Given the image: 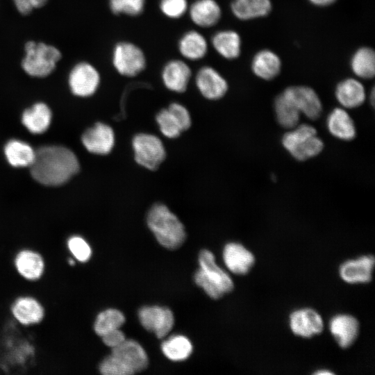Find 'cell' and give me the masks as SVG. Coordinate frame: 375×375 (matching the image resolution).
<instances>
[{
  "label": "cell",
  "mask_w": 375,
  "mask_h": 375,
  "mask_svg": "<svg viewBox=\"0 0 375 375\" xmlns=\"http://www.w3.org/2000/svg\"><path fill=\"white\" fill-rule=\"evenodd\" d=\"M102 342L108 347L113 348L121 344L125 339L124 333L119 328L108 332L101 337Z\"/></svg>",
  "instance_id": "cell-40"
},
{
  "label": "cell",
  "mask_w": 375,
  "mask_h": 375,
  "mask_svg": "<svg viewBox=\"0 0 375 375\" xmlns=\"http://www.w3.org/2000/svg\"><path fill=\"white\" fill-rule=\"evenodd\" d=\"M159 8L161 12L167 18L176 19L188 12V0H160Z\"/></svg>",
  "instance_id": "cell-37"
},
{
  "label": "cell",
  "mask_w": 375,
  "mask_h": 375,
  "mask_svg": "<svg viewBox=\"0 0 375 375\" xmlns=\"http://www.w3.org/2000/svg\"><path fill=\"white\" fill-rule=\"evenodd\" d=\"M335 94L337 101L344 108H356L366 99V91L362 83L356 78H347L336 85Z\"/></svg>",
  "instance_id": "cell-23"
},
{
  "label": "cell",
  "mask_w": 375,
  "mask_h": 375,
  "mask_svg": "<svg viewBox=\"0 0 375 375\" xmlns=\"http://www.w3.org/2000/svg\"><path fill=\"white\" fill-rule=\"evenodd\" d=\"M112 64L119 74L131 78L144 70L147 59L140 47L133 42L122 41L113 48Z\"/></svg>",
  "instance_id": "cell-7"
},
{
  "label": "cell",
  "mask_w": 375,
  "mask_h": 375,
  "mask_svg": "<svg viewBox=\"0 0 375 375\" xmlns=\"http://www.w3.org/2000/svg\"><path fill=\"white\" fill-rule=\"evenodd\" d=\"M33 178L46 185H59L67 182L80 169L74 153L62 146L48 145L35 151L31 165Z\"/></svg>",
  "instance_id": "cell-1"
},
{
  "label": "cell",
  "mask_w": 375,
  "mask_h": 375,
  "mask_svg": "<svg viewBox=\"0 0 375 375\" xmlns=\"http://www.w3.org/2000/svg\"><path fill=\"white\" fill-rule=\"evenodd\" d=\"M4 153L8 162L13 167L31 166L35 151L27 143L18 140H10L4 148Z\"/></svg>",
  "instance_id": "cell-31"
},
{
  "label": "cell",
  "mask_w": 375,
  "mask_h": 375,
  "mask_svg": "<svg viewBox=\"0 0 375 375\" xmlns=\"http://www.w3.org/2000/svg\"><path fill=\"white\" fill-rule=\"evenodd\" d=\"M22 121L24 126L35 134H40L47 130L51 121L50 108L44 103H35L26 109L22 114Z\"/></svg>",
  "instance_id": "cell-28"
},
{
  "label": "cell",
  "mask_w": 375,
  "mask_h": 375,
  "mask_svg": "<svg viewBox=\"0 0 375 375\" xmlns=\"http://www.w3.org/2000/svg\"><path fill=\"white\" fill-rule=\"evenodd\" d=\"M194 83L200 94L210 101L220 99L228 89L226 78L215 68L208 65L199 69L194 76Z\"/></svg>",
  "instance_id": "cell-11"
},
{
  "label": "cell",
  "mask_w": 375,
  "mask_h": 375,
  "mask_svg": "<svg viewBox=\"0 0 375 375\" xmlns=\"http://www.w3.org/2000/svg\"><path fill=\"white\" fill-rule=\"evenodd\" d=\"M372 255L362 256L344 262L339 268V274L348 283H367L372 281L374 267Z\"/></svg>",
  "instance_id": "cell-18"
},
{
  "label": "cell",
  "mask_w": 375,
  "mask_h": 375,
  "mask_svg": "<svg viewBox=\"0 0 375 375\" xmlns=\"http://www.w3.org/2000/svg\"><path fill=\"white\" fill-rule=\"evenodd\" d=\"M167 108L178 121L183 132L190 128L192 125V118L186 107L181 103L173 102Z\"/></svg>",
  "instance_id": "cell-38"
},
{
  "label": "cell",
  "mask_w": 375,
  "mask_h": 375,
  "mask_svg": "<svg viewBox=\"0 0 375 375\" xmlns=\"http://www.w3.org/2000/svg\"><path fill=\"white\" fill-rule=\"evenodd\" d=\"M10 311L13 319L24 326L39 324L46 316L43 303L35 297L28 294L16 297L10 305Z\"/></svg>",
  "instance_id": "cell-9"
},
{
  "label": "cell",
  "mask_w": 375,
  "mask_h": 375,
  "mask_svg": "<svg viewBox=\"0 0 375 375\" xmlns=\"http://www.w3.org/2000/svg\"><path fill=\"white\" fill-rule=\"evenodd\" d=\"M25 56L22 67L29 76L43 78L51 74L62 57L61 52L53 45L28 41L24 46Z\"/></svg>",
  "instance_id": "cell-4"
},
{
  "label": "cell",
  "mask_w": 375,
  "mask_h": 375,
  "mask_svg": "<svg viewBox=\"0 0 375 375\" xmlns=\"http://www.w3.org/2000/svg\"><path fill=\"white\" fill-rule=\"evenodd\" d=\"M161 349L164 355L173 361L187 359L192 352V345L188 338L178 335L162 342Z\"/></svg>",
  "instance_id": "cell-32"
},
{
  "label": "cell",
  "mask_w": 375,
  "mask_h": 375,
  "mask_svg": "<svg viewBox=\"0 0 375 375\" xmlns=\"http://www.w3.org/2000/svg\"><path fill=\"white\" fill-rule=\"evenodd\" d=\"M199 263L194 281L211 299H218L232 292L234 284L231 278L217 265L212 252L206 249L201 251Z\"/></svg>",
  "instance_id": "cell-3"
},
{
  "label": "cell",
  "mask_w": 375,
  "mask_h": 375,
  "mask_svg": "<svg viewBox=\"0 0 375 375\" xmlns=\"http://www.w3.org/2000/svg\"><path fill=\"white\" fill-rule=\"evenodd\" d=\"M138 317L142 326L154 333L158 338L166 336L174 324L172 310L158 306L142 307L138 311Z\"/></svg>",
  "instance_id": "cell-12"
},
{
  "label": "cell",
  "mask_w": 375,
  "mask_h": 375,
  "mask_svg": "<svg viewBox=\"0 0 375 375\" xmlns=\"http://www.w3.org/2000/svg\"><path fill=\"white\" fill-rule=\"evenodd\" d=\"M329 328L338 345L342 349H347L356 340L360 325L353 316L340 314L331 318Z\"/></svg>",
  "instance_id": "cell-20"
},
{
  "label": "cell",
  "mask_w": 375,
  "mask_h": 375,
  "mask_svg": "<svg viewBox=\"0 0 375 375\" xmlns=\"http://www.w3.org/2000/svg\"><path fill=\"white\" fill-rule=\"evenodd\" d=\"M192 75L190 66L181 59L169 60L161 71V79L164 86L176 93H183L187 90Z\"/></svg>",
  "instance_id": "cell-16"
},
{
  "label": "cell",
  "mask_w": 375,
  "mask_h": 375,
  "mask_svg": "<svg viewBox=\"0 0 375 375\" xmlns=\"http://www.w3.org/2000/svg\"><path fill=\"white\" fill-rule=\"evenodd\" d=\"M223 259L227 268L238 275L248 274L255 264L253 254L237 242H229L225 245Z\"/></svg>",
  "instance_id": "cell-19"
},
{
  "label": "cell",
  "mask_w": 375,
  "mask_h": 375,
  "mask_svg": "<svg viewBox=\"0 0 375 375\" xmlns=\"http://www.w3.org/2000/svg\"><path fill=\"white\" fill-rule=\"evenodd\" d=\"M293 102L301 114L317 119L322 114V103L317 93L310 87L292 85L283 91Z\"/></svg>",
  "instance_id": "cell-15"
},
{
  "label": "cell",
  "mask_w": 375,
  "mask_h": 375,
  "mask_svg": "<svg viewBox=\"0 0 375 375\" xmlns=\"http://www.w3.org/2000/svg\"><path fill=\"white\" fill-rule=\"evenodd\" d=\"M311 4L317 7H327L335 3L338 0H308Z\"/></svg>",
  "instance_id": "cell-41"
},
{
  "label": "cell",
  "mask_w": 375,
  "mask_h": 375,
  "mask_svg": "<svg viewBox=\"0 0 375 375\" xmlns=\"http://www.w3.org/2000/svg\"><path fill=\"white\" fill-rule=\"evenodd\" d=\"M326 126L330 133L340 140L348 141L356 137L353 120L344 108H335L328 114Z\"/></svg>",
  "instance_id": "cell-27"
},
{
  "label": "cell",
  "mask_w": 375,
  "mask_h": 375,
  "mask_svg": "<svg viewBox=\"0 0 375 375\" xmlns=\"http://www.w3.org/2000/svg\"><path fill=\"white\" fill-rule=\"evenodd\" d=\"M81 141L89 152L104 156L110 153L114 148L115 135L110 126L97 122L83 133Z\"/></svg>",
  "instance_id": "cell-13"
},
{
  "label": "cell",
  "mask_w": 375,
  "mask_h": 375,
  "mask_svg": "<svg viewBox=\"0 0 375 375\" xmlns=\"http://www.w3.org/2000/svg\"><path fill=\"white\" fill-rule=\"evenodd\" d=\"M18 12L24 15L30 14L34 9L44 6L48 0H12Z\"/></svg>",
  "instance_id": "cell-39"
},
{
  "label": "cell",
  "mask_w": 375,
  "mask_h": 375,
  "mask_svg": "<svg viewBox=\"0 0 375 375\" xmlns=\"http://www.w3.org/2000/svg\"><path fill=\"white\" fill-rule=\"evenodd\" d=\"M109 7L115 15L135 17L142 13L145 0H108Z\"/></svg>",
  "instance_id": "cell-36"
},
{
  "label": "cell",
  "mask_w": 375,
  "mask_h": 375,
  "mask_svg": "<svg viewBox=\"0 0 375 375\" xmlns=\"http://www.w3.org/2000/svg\"><path fill=\"white\" fill-rule=\"evenodd\" d=\"M178 49L184 59L197 61L206 56L208 43L201 33L196 30H190L179 39Z\"/></svg>",
  "instance_id": "cell-25"
},
{
  "label": "cell",
  "mask_w": 375,
  "mask_h": 375,
  "mask_svg": "<svg viewBox=\"0 0 375 375\" xmlns=\"http://www.w3.org/2000/svg\"><path fill=\"white\" fill-rule=\"evenodd\" d=\"M13 265L17 274L30 282L42 279L46 271L44 256L31 248H23L17 251L14 256Z\"/></svg>",
  "instance_id": "cell-10"
},
{
  "label": "cell",
  "mask_w": 375,
  "mask_h": 375,
  "mask_svg": "<svg viewBox=\"0 0 375 375\" xmlns=\"http://www.w3.org/2000/svg\"><path fill=\"white\" fill-rule=\"evenodd\" d=\"M135 162L144 168L156 170L166 158V150L162 140L156 135L139 133L131 142Z\"/></svg>",
  "instance_id": "cell-6"
},
{
  "label": "cell",
  "mask_w": 375,
  "mask_h": 375,
  "mask_svg": "<svg viewBox=\"0 0 375 375\" xmlns=\"http://www.w3.org/2000/svg\"><path fill=\"white\" fill-rule=\"evenodd\" d=\"M282 144L295 159L301 161L317 156L324 148L316 129L306 124L297 125L285 133Z\"/></svg>",
  "instance_id": "cell-5"
},
{
  "label": "cell",
  "mask_w": 375,
  "mask_h": 375,
  "mask_svg": "<svg viewBox=\"0 0 375 375\" xmlns=\"http://www.w3.org/2000/svg\"><path fill=\"white\" fill-rule=\"evenodd\" d=\"M191 21L200 28H210L221 19L222 11L216 0H195L188 10Z\"/></svg>",
  "instance_id": "cell-21"
},
{
  "label": "cell",
  "mask_w": 375,
  "mask_h": 375,
  "mask_svg": "<svg viewBox=\"0 0 375 375\" xmlns=\"http://www.w3.org/2000/svg\"><path fill=\"white\" fill-rule=\"evenodd\" d=\"M156 121L160 133L167 138L175 139L183 132L178 121L167 108L161 109L156 114Z\"/></svg>",
  "instance_id": "cell-34"
},
{
  "label": "cell",
  "mask_w": 375,
  "mask_h": 375,
  "mask_svg": "<svg viewBox=\"0 0 375 375\" xmlns=\"http://www.w3.org/2000/svg\"><path fill=\"white\" fill-rule=\"evenodd\" d=\"M147 223L157 241L167 249H176L185 240L186 233L183 223L163 203H157L151 207Z\"/></svg>",
  "instance_id": "cell-2"
},
{
  "label": "cell",
  "mask_w": 375,
  "mask_h": 375,
  "mask_svg": "<svg viewBox=\"0 0 375 375\" xmlns=\"http://www.w3.org/2000/svg\"><path fill=\"white\" fill-rule=\"evenodd\" d=\"M101 81L97 68L88 62L75 65L69 74V85L72 92L80 97H88L97 90Z\"/></svg>",
  "instance_id": "cell-8"
},
{
  "label": "cell",
  "mask_w": 375,
  "mask_h": 375,
  "mask_svg": "<svg viewBox=\"0 0 375 375\" xmlns=\"http://www.w3.org/2000/svg\"><path fill=\"white\" fill-rule=\"evenodd\" d=\"M251 69L258 78L265 81H271L281 73V59L276 53L270 49H261L252 58Z\"/></svg>",
  "instance_id": "cell-22"
},
{
  "label": "cell",
  "mask_w": 375,
  "mask_h": 375,
  "mask_svg": "<svg viewBox=\"0 0 375 375\" xmlns=\"http://www.w3.org/2000/svg\"><path fill=\"white\" fill-rule=\"evenodd\" d=\"M370 99H371V103L374 104V89H372V90Z\"/></svg>",
  "instance_id": "cell-43"
},
{
  "label": "cell",
  "mask_w": 375,
  "mask_h": 375,
  "mask_svg": "<svg viewBox=\"0 0 375 375\" xmlns=\"http://www.w3.org/2000/svg\"><path fill=\"white\" fill-rule=\"evenodd\" d=\"M352 72L361 79H371L375 75V53L372 48L361 47L357 49L350 59Z\"/></svg>",
  "instance_id": "cell-29"
},
{
  "label": "cell",
  "mask_w": 375,
  "mask_h": 375,
  "mask_svg": "<svg viewBox=\"0 0 375 375\" xmlns=\"http://www.w3.org/2000/svg\"><path fill=\"white\" fill-rule=\"evenodd\" d=\"M290 326L294 335L309 338L322 332L324 323L317 311L306 308L294 310L290 314Z\"/></svg>",
  "instance_id": "cell-17"
},
{
  "label": "cell",
  "mask_w": 375,
  "mask_h": 375,
  "mask_svg": "<svg viewBox=\"0 0 375 375\" xmlns=\"http://www.w3.org/2000/svg\"><path fill=\"white\" fill-rule=\"evenodd\" d=\"M131 374L145 369L149 364L148 356L143 347L133 340L125 339L111 348V353Z\"/></svg>",
  "instance_id": "cell-14"
},
{
  "label": "cell",
  "mask_w": 375,
  "mask_h": 375,
  "mask_svg": "<svg viewBox=\"0 0 375 375\" xmlns=\"http://www.w3.org/2000/svg\"><path fill=\"white\" fill-rule=\"evenodd\" d=\"M315 374H333V372L329 371V370H319L315 373Z\"/></svg>",
  "instance_id": "cell-42"
},
{
  "label": "cell",
  "mask_w": 375,
  "mask_h": 375,
  "mask_svg": "<svg viewBox=\"0 0 375 375\" xmlns=\"http://www.w3.org/2000/svg\"><path fill=\"white\" fill-rule=\"evenodd\" d=\"M274 110L278 124L283 128L292 129L298 125L301 113L283 92L275 99Z\"/></svg>",
  "instance_id": "cell-30"
},
{
  "label": "cell",
  "mask_w": 375,
  "mask_h": 375,
  "mask_svg": "<svg viewBox=\"0 0 375 375\" xmlns=\"http://www.w3.org/2000/svg\"><path fill=\"white\" fill-rule=\"evenodd\" d=\"M66 248L76 261L85 263L92 257V250L85 238L81 235H74L66 241Z\"/></svg>",
  "instance_id": "cell-35"
},
{
  "label": "cell",
  "mask_w": 375,
  "mask_h": 375,
  "mask_svg": "<svg viewBox=\"0 0 375 375\" xmlns=\"http://www.w3.org/2000/svg\"><path fill=\"white\" fill-rule=\"evenodd\" d=\"M124 314L119 310L108 308L100 312L94 322V333L100 338L109 331L119 329L125 322Z\"/></svg>",
  "instance_id": "cell-33"
},
{
  "label": "cell",
  "mask_w": 375,
  "mask_h": 375,
  "mask_svg": "<svg viewBox=\"0 0 375 375\" xmlns=\"http://www.w3.org/2000/svg\"><path fill=\"white\" fill-rule=\"evenodd\" d=\"M210 42L215 51L225 59L235 60L241 54L242 39L234 30L224 29L215 33Z\"/></svg>",
  "instance_id": "cell-24"
},
{
  "label": "cell",
  "mask_w": 375,
  "mask_h": 375,
  "mask_svg": "<svg viewBox=\"0 0 375 375\" xmlns=\"http://www.w3.org/2000/svg\"><path fill=\"white\" fill-rule=\"evenodd\" d=\"M272 8L271 0H233L231 3L232 14L241 21L265 17Z\"/></svg>",
  "instance_id": "cell-26"
}]
</instances>
